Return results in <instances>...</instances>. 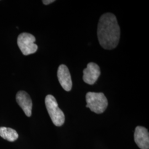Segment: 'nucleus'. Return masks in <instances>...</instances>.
<instances>
[{
  "mask_svg": "<svg viewBox=\"0 0 149 149\" xmlns=\"http://www.w3.org/2000/svg\"><path fill=\"white\" fill-rule=\"evenodd\" d=\"M120 35L117 18L111 13H107L100 17L98 24L97 36L102 47L111 50L117 47Z\"/></svg>",
  "mask_w": 149,
  "mask_h": 149,
  "instance_id": "obj_1",
  "label": "nucleus"
},
{
  "mask_svg": "<svg viewBox=\"0 0 149 149\" xmlns=\"http://www.w3.org/2000/svg\"><path fill=\"white\" fill-rule=\"evenodd\" d=\"M86 100L87 103L86 107L97 114L103 113L108 104L106 97L102 92H88L86 95Z\"/></svg>",
  "mask_w": 149,
  "mask_h": 149,
  "instance_id": "obj_2",
  "label": "nucleus"
},
{
  "mask_svg": "<svg viewBox=\"0 0 149 149\" xmlns=\"http://www.w3.org/2000/svg\"><path fill=\"white\" fill-rule=\"evenodd\" d=\"M45 103L48 114L54 124L56 127H61L65 122V115L59 108L55 98L51 95L46 96Z\"/></svg>",
  "mask_w": 149,
  "mask_h": 149,
  "instance_id": "obj_3",
  "label": "nucleus"
},
{
  "mask_svg": "<svg viewBox=\"0 0 149 149\" xmlns=\"http://www.w3.org/2000/svg\"><path fill=\"white\" fill-rule=\"evenodd\" d=\"M35 42V37L28 33H22L17 38L18 46L24 55L35 53L37 51L38 45Z\"/></svg>",
  "mask_w": 149,
  "mask_h": 149,
  "instance_id": "obj_4",
  "label": "nucleus"
},
{
  "mask_svg": "<svg viewBox=\"0 0 149 149\" xmlns=\"http://www.w3.org/2000/svg\"><path fill=\"white\" fill-rule=\"evenodd\" d=\"M83 80L88 85H93L101 74L100 66L94 63H90L87 64V68L84 70Z\"/></svg>",
  "mask_w": 149,
  "mask_h": 149,
  "instance_id": "obj_5",
  "label": "nucleus"
},
{
  "mask_svg": "<svg viewBox=\"0 0 149 149\" xmlns=\"http://www.w3.org/2000/svg\"><path fill=\"white\" fill-rule=\"evenodd\" d=\"M57 74L59 83L63 89L68 92L70 91L72 88V82L68 68L63 64L60 65Z\"/></svg>",
  "mask_w": 149,
  "mask_h": 149,
  "instance_id": "obj_6",
  "label": "nucleus"
},
{
  "mask_svg": "<svg viewBox=\"0 0 149 149\" xmlns=\"http://www.w3.org/2000/svg\"><path fill=\"white\" fill-rule=\"evenodd\" d=\"M16 101L27 117L32 115V101L29 95L24 91H20L16 95Z\"/></svg>",
  "mask_w": 149,
  "mask_h": 149,
  "instance_id": "obj_7",
  "label": "nucleus"
},
{
  "mask_svg": "<svg viewBox=\"0 0 149 149\" xmlns=\"http://www.w3.org/2000/svg\"><path fill=\"white\" fill-rule=\"evenodd\" d=\"M134 140L139 148L141 149H149V134L147 129L138 126L134 133Z\"/></svg>",
  "mask_w": 149,
  "mask_h": 149,
  "instance_id": "obj_8",
  "label": "nucleus"
},
{
  "mask_svg": "<svg viewBox=\"0 0 149 149\" xmlns=\"http://www.w3.org/2000/svg\"><path fill=\"white\" fill-rule=\"evenodd\" d=\"M0 136L8 141L13 142L18 138V134L13 129L2 127H0Z\"/></svg>",
  "mask_w": 149,
  "mask_h": 149,
  "instance_id": "obj_9",
  "label": "nucleus"
},
{
  "mask_svg": "<svg viewBox=\"0 0 149 149\" xmlns=\"http://www.w3.org/2000/svg\"><path fill=\"white\" fill-rule=\"evenodd\" d=\"M42 2L44 5H48L50 3H53L54 2H55V1L54 0H43Z\"/></svg>",
  "mask_w": 149,
  "mask_h": 149,
  "instance_id": "obj_10",
  "label": "nucleus"
}]
</instances>
